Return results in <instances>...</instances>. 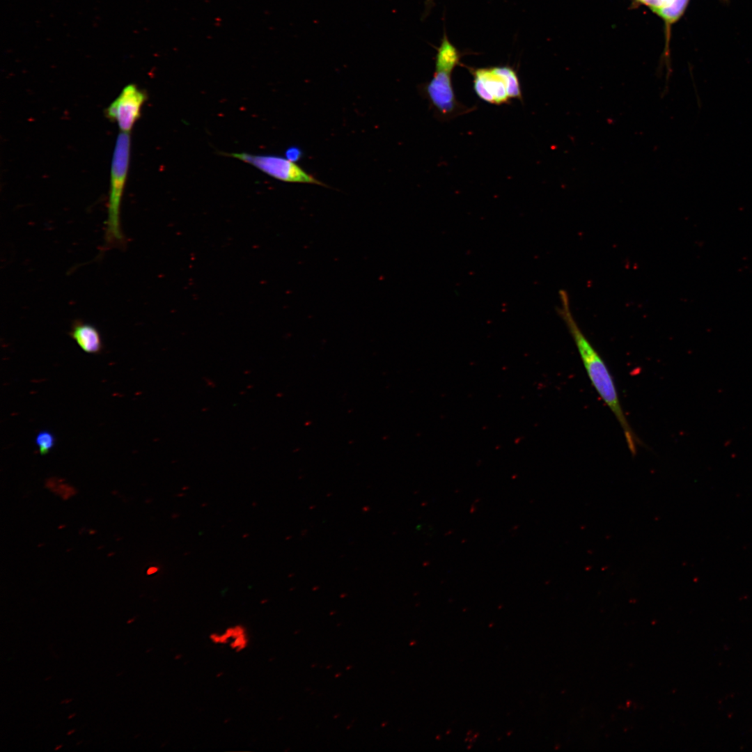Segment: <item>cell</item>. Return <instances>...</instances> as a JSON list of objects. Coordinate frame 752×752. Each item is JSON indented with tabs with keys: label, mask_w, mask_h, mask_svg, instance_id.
Returning <instances> with one entry per match:
<instances>
[{
	"label": "cell",
	"mask_w": 752,
	"mask_h": 752,
	"mask_svg": "<svg viewBox=\"0 0 752 752\" xmlns=\"http://www.w3.org/2000/svg\"><path fill=\"white\" fill-rule=\"evenodd\" d=\"M559 295L561 306L558 313L573 338L591 384L614 414L622 428L628 448L631 454L634 455L637 446L641 442L624 414L613 377L604 360L582 332L573 317L567 293L565 290H561Z\"/></svg>",
	"instance_id": "6da1fadb"
},
{
	"label": "cell",
	"mask_w": 752,
	"mask_h": 752,
	"mask_svg": "<svg viewBox=\"0 0 752 752\" xmlns=\"http://www.w3.org/2000/svg\"><path fill=\"white\" fill-rule=\"evenodd\" d=\"M130 133L120 132L113 149L110 172V188L106 221V240L109 244L121 243V201L127 180L130 157Z\"/></svg>",
	"instance_id": "7a4b0ae2"
},
{
	"label": "cell",
	"mask_w": 752,
	"mask_h": 752,
	"mask_svg": "<svg viewBox=\"0 0 752 752\" xmlns=\"http://www.w3.org/2000/svg\"><path fill=\"white\" fill-rule=\"evenodd\" d=\"M473 90L482 100L496 105L522 100L518 75L509 66L472 69Z\"/></svg>",
	"instance_id": "3957f363"
},
{
	"label": "cell",
	"mask_w": 752,
	"mask_h": 752,
	"mask_svg": "<svg viewBox=\"0 0 752 752\" xmlns=\"http://www.w3.org/2000/svg\"><path fill=\"white\" fill-rule=\"evenodd\" d=\"M232 157L250 164L265 173L277 180L288 182L313 184L326 186L321 181L308 173L295 162L286 157L276 155H253L249 153H233Z\"/></svg>",
	"instance_id": "277c9868"
},
{
	"label": "cell",
	"mask_w": 752,
	"mask_h": 752,
	"mask_svg": "<svg viewBox=\"0 0 752 752\" xmlns=\"http://www.w3.org/2000/svg\"><path fill=\"white\" fill-rule=\"evenodd\" d=\"M452 72L435 70L432 79L424 88L434 111L441 119L447 120L467 113L469 109L458 102L451 79Z\"/></svg>",
	"instance_id": "5b68a950"
},
{
	"label": "cell",
	"mask_w": 752,
	"mask_h": 752,
	"mask_svg": "<svg viewBox=\"0 0 752 752\" xmlns=\"http://www.w3.org/2000/svg\"><path fill=\"white\" fill-rule=\"evenodd\" d=\"M146 97L145 92L136 85L127 84L106 109L107 118L116 122L120 132L130 133L140 117Z\"/></svg>",
	"instance_id": "8992f818"
},
{
	"label": "cell",
	"mask_w": 752,
	"mask_h": 752,
	"mask_svg": "<svg viewBox=\"0 0 752 752\" xmlns=\"http://www.w3.org/2000/svg\"><path fill=\"white\" fill-rule=\"evenodd\" d=\"M71 338L86 352L98 354L103 347L98 330L92 324L79 320L75 322L69 333Z\"/></svg>",
	"instance_id": "52a82bcc"
},
{
	"label": "cell",
	"mask_w": 752,
	"mask_h": 752,
	"mask_svg": "<svg viewBox=\"0 0 752 752\" xmlns=\"http://www.w3.org/2000/svg\"><path fill=\"white\" fill-rule=\"evenodd\" d=\"M648 7L663 19L666 29L684 14L689 0H636Z\"/></svg>",
	"instance_id": "ba28073f"
},
{
	"label": "cell",
	"mask_w": 752,
	"mask_h": 752,
	"mask_svg": "<svg viewBox=\"0 0 752 752\" xmlns=\"http://www.w3.org/2000/svg\"><path fill=\"white\" fill-rule=\"evenodd\" d=\"M209 637L214 644L228 645L235 652L245 650L249 642L247 630L242 625L230 626L224 632L212 633Z\"/></svg>",
	"instance_id": "9c48e42d"
},
{
	"label": "cell",
	"mask_w": 752,
	"mask_h": 752,
	"mask_svg": "<svg viewBox=\"0 0 752 752\" xmlns=\"http://www.w3.org/2000/svg\"><path fill=\"white\" fill-rule=\"evenodd\" d=\"M460 57L457 49L444 38L435 58V70L452 72L459 64Z\"/></svg>",
	"instance_id": "30bf717a"
},
{
	"label": "cell",
	"mask_w": 752,
	"mask_h": 752,
	"mask_svg": "<svg viewBox=\"0 0 752 752\" xmlns=\"http://www.w3.org/2000/svg\"><path fill=\"white\" fill-rule=\"evenodd\" d=\"M36 444L40 455H46L55 445V437L49 431L42 430L36 437Z\"/></svg>",
	"instance_id": "8fae6325"
},
{
	"label": "cell",
	"mask_w": 752,
	"mask_h": 752,
	"mask_svg": "<svg viewBox=\"0 0 752 752\" xmlns=\"http://www.w3.org/2000/svg\"><path fill=\"white\" fill-rule=\"evenodd\" d=\"M301 155V150L297 147H290L285 152V157L294 162L298 161Z\"/></svg>",
	"instance_id": "7c38bea8"
},
{
	"label": "cell",
	"mask_w": 752,
	"mask_h": 752,
	"mask_svg": "<svg viewBox=\"0 0 752 752\" xmlns=\"http://www.w3.org/2000/svg\"><path fill=\"white\" fill-rule=\"evenodd\" d=\"M61 747H62V745H60V746H58V747L55 748V750H58V749H60Z\"/></svg>",
	"instance_id": "4fadbf2b"
},
{
	"label": "cell",
	"mask_w": 752,
	"mask_h": 752,
	"mask_svg": "<svg viewBox=\"0 0 752 752\" xmlns=\"http://www.w3.org/2000/svg\"><path fill=\"white\" fill-rule=\"evenodd\" d=\"M74 731H75V730H71L70 732H68V735H69L70 734H71V733H74Z\"/></svg>",
	"instance_id": "5bb4252c"
}]
</instances>
